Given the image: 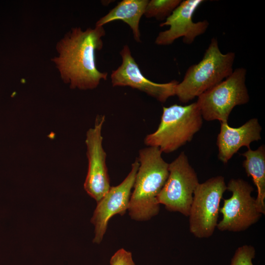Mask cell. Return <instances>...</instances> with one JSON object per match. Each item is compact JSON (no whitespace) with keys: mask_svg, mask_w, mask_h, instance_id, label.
Returning a JSON list of instances; mask_svg holds the SVG:
<instances>
[{"mask_svg":"<svg viewBox=\"0 0 265 265\" xmlns=\"http://www.w3.org/2000/svg\"><path fill=\"white\" fill-rule=\"evenodd\" d=\"M105 34L103 26L84 31L75 27L57 43L58 56L53 61L62 80L69 83L71 88L93 89L101 80H106L107 73L98 70L95 60V53L102 49Z\"/></svg>","mask_w":265,"mask_h":265,"instance_id":"cell-1","label":"cell"},{"mask_svg":"<svg viewBox=\"0 0 265 265\" xmlns=\"http://www.w3.org/2000/svg\"><path fill=\"white\" fill-rule=\"evenodd\" d=\"M162 153L153 146L139 152V166L128 209L132 219L150 220L159 212L157 197L169 175V163L163 159Z\"/></svg>","mask_w":265,"mask_h":265,"instance_id":"cell-2","label":"cell"},{"mask_svg":"<svg viewBox=\"0 0 265 265\" xmlns=\"http://www.w3.org/2000/svg\"><path fill=\"white\" fill-rule=\"evenodd\" d=\"M235 58L233 52L222 53L217 39L212 38L202 59L191 65L177 85L175 95L183 103L198 97L232 73Z\"/></svg>","mask_w":265,"mask_h":265,"instance_id":"cell-3","label":"cell"},{"mask_svg":"<svg viewBox=\"0 0 265 265\" xmlns=\"http://www.w3.org/2000/svg\"><path fill=\"white\" fill-rule=\"evenodd\" d=\"M202 124V116L196 102L184 106H164L157 130L147 135L144 142L147 146L158 147L162 153L173 152L190 141Z\"/></svg>","mask_w":265,"mask_h":265,"instance_id":"cell-4","label":"cell"},{"mask_svg":"<svg viewBox=\"0 0 265 265\" xmlns=\"http://www.w3.org/2000/svg\"><path fill=\"white\" fill-rule=\"evenodd\" d=\"M246 74L245 68H238L225 80L198 97L196 103L203 119L207 121L228 122L235 106L248 102Z\"/></svg>","mask_w":265,"mask_h":265,"instance_id":"cell-5","label":"cell"},{"mask_svg":"<svg viewBox=\"0 0 265 265\" xmlns=\"http://www.w3.org/2000/svg\"><path fill=\"white\" fill-rule=\"evenodd\" d=\"M226 190L222 176L212 177L196 187L188 216L189 231L195 237L207 238L212 235L218 223L220 202Z\"/></svg>","mask_w":265,"mask_h":265,"instance_id":"cell-6","label":"cell"},{"mask_svg":"<svg viewBox=\"0 0 265 265\" xmlns=\"http://www.w3.org/2000/svg\"><path fill=\"white\" fill-rule=\"evenodd\" d=\"M167 179L157 197L159 204L170 212L188 216L194 192L199 184L185 153L169 163Z\"/></svg>","mask_w":265,"mask_h":265,"instance_id":"cell-7","label":"cell"},{"mask_svg":"<svg viewBox=\"0 0 265 265\" xmlns=\"http://www.w3.org/2000/svg\"><path fill=\"white\" fill-rule=\"evenodd\" d=\"M226 186L232 195L224 199L220 208L222 218L216 228L220 231H244L258 222L262 215L251 195L254 188L241 179H232Z\"/></svg>","mask_w":265,"mask_h":265,"instance_id":"cell-8","label":"cell"},{"mask_svg":"<svg viewBox=\"0 0 265 265\" xmlns=\"http://www.w3.org/2000/svg\"><path fill=\"white\" fill-rule=\"evenodd\" d=\"M105 121V115H98L94 127L87 131L85 139L88 166L84 188L97 203L111 187L106 164V154L103 146L102 131Z\"/></svg>","mask_w":265,"mask_h":265,"instance_id":"cell-9","label":"cell"},{"mask_svg":"<svg viewBox=\"0 0 265 265\" xmlns=\"http://www.w3.org/2000/svg\"><path fill=\"white\" fill-rule=\"evenodd\" d=\"M120 54L122 63L112 71L110 75L113 86H129L143 92L162 103L175 95L178 81L173 80L163 83L151 81L142 74L128 45H124Z\"/></svg>","mask_w":265,"mask_h":265,"instance_id":"cell-10","label":"cell"},{"mask_svg":"<svg viewBox=\"0 0 265 265\" xmlns=\"http://www.w3.org/2000/svg\"><path fill=\"white\" fill-rule=\"evenodd\" d=\"M139 162L137 158L132 164L131 170L119 185L111 186L106 194L97 202V207L91 219L95 226V237L93 242L100 243L105 235L108 221L114 215H123L128 209Z\"/></svg>","mask_w":265,"mask_h":265,"instance_id":"cell-11","label":"cell"},{"mask_svg":"<svg viewBox=\"0 0 265 265\" xmlns=\"http://www.w3.org/2000/svg\"><path fill=\"white\" fill-rule=\"evenodd\" d=\"M203 0H186L180 4L167 17L160 26H169L168 29L160 32L155 40L158 45L166 46L172 44L180 37L183 42L191 44L196 37L203 34L209 26L208 21L196 23L192 20L193 15Z\"/></svg>","mask_w":265,"mask_h":265,"instance_id":"cell-12","label":"cell"},{"mask_svg":"<svg viewBox=\"0 0 265 265\" xmlns=\"http://www.w3.org/2000/svg\"><path fill=\"white\" fill-rule=\"evenodd\" d=\"M220 123L216 145L218 159L225 164L240 148L249 149L251 142L261 139L262 127L257 118L251 119L238 128L230 127L228 122Z\"/></svg>","mask_w":265,"mask_h":265,"instance_id":"cell-13","label":"cell"},{"mask_svg":"<svg viewBox=\"0 0 265 265\" xmlns=\"http://www.w3.org/2000/svg\"><path fill=\"white\" fill-rule=\"evenodd\" d=\"M148 0H123L107 14L101 18L95 26H102L115 20H122L131 27L136 42H141L139 22L148 2Z\"/></svg>","mask_w":265,"mask_h":265,"instance_id":"cell-14","label":"cell"},{"mask_svg":"<svg viewBox=\"0 0 265 265\" xmlns=\"http://www.w3.org/2000/svg\"><path fill=\"white\" fill-rule=\"evenodd\" d=\"M245 159L243 167L248 177L252 179L257 190L255 198L258 210L265 213V147L262 145L255 150L250 148L242 154Z\"/></svg>","mask_w":265,"mask_h":265,"instance_id":"cell-15","label":"cell"},{"mask_svg":"<svg viewBox=\"0 0 265 265\" xmlns=\"http://www.w3.org/2000/svg\"><path fill=\"white\" fill-rule=\"evenodd\" d=\"M181 1L180 0H149L144 15L148 18L163 20L172 14Z\"/></svg>","mask_w":265,"mask_h":265,"instance_id":"cell-16","label":"cell"},{"mask_svg":"<svg viewBox=\"0 0 265 265\" xmlns=\"http://www.w3.org/2000/svg\"><path fill=\"white\" fill-rule=\"evenodd\" d=\"M255 256V249L253 246L242 245L236 250L231 265H253L252 260Z\"/></svg>","mask_w":265,"mask_h":265,"instance_id":"cell-17","label":"cell"},{"mask_svg":"<svg viewBox=\"0 0 265 265\" xmlns=\"http://www.w3.org/2000/svg\"><path fill=\"white\" fill-rule=\"evenodd\" d=\"M110 265H135L131 252L123 248L117 250L111 257Z\"/></svg>","mask_w":265,"mask_h":265,"instance_id":"cell-18","label":"cell"}]
</instances>
